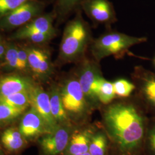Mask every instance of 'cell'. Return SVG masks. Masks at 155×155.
Here are the masks:
<instances>
[{"label": "cell", "instance_id": "1", "mask_svg": "<svg viewBox=\"0 0 155 155\" xmlns=\"http://www.w3.org/2000/svg\"><path fill=\"white\" fill-rule=\"evenodd\" d=\"M104 120L110 136L122 152H130L139 147L144 136V121L133 104H109L104 112Z\"/></svg>", "mask_w": 155, "mask_h": 155}, {"label": "cell", "instance_id": "2", "mask_svg": "<svg viewBox=\"0 0 155 155\" xmlns=\"http://www.w3.org/2000/svg\"><path fill=\"white\" fill-rule=\"evenodd\" d=\"M79 8L74 17L67 24L59 46V64L77 63L87 56L93 41L92 33L88 22L84 19Z\"/></svg>", "mask_w": 155, "mask_h": 155}, {"label": "cell", "instance_id": "3", "mask_svg": "<svg viewBox=\"0 0 155 155\" xmlns=\"http://www.w3.org/2000/svg\"><path fill=\"white\" fill-rule=\"evenodd\" d=\"M146 37H136L117 31H109L93 39L90 46L91 57L100 62L110 56L122 57L131 47L145 43Z\"/></svg>", "mask_w": 155, "mask_h": 155}, {"label": "cell", "instance_id": "4", "mask_svg": "<svg viewBox=\"0 0 155 155\" xmlns=\"http://www.w3.org/2000/svg\"><path fill=\"white\" fill-rule=\"evenodd\" d=\"M75 72L90 108L100 104L98 93L103 75L100 62L87 55L77 63Z\"/></svg>", "mask_w": 155, "mask_h": 155}, {"label": "cell", "instance_id": "5", "mask_svg": "<svg viewBox=\"0 0 155 155\" xmlns=\"http://www.w3.org/2000/svg\"><path fill=\"white\" fill-rule=\"evenodd\" d=\"M63 81L59 86L61 101L68 115L81 117L91 109L84 95L75 72Z\"/></svg>", "mask_w": 155, "mask_h": 155}, {"label": "cell", "instance_id": "6", "mask_svg": "<svg viewBox=\"0 0 155 155\" xmlns=\"http://www.w3.org/2000/svg\"><path fill=\"white\" fill-rule=\"evenodd\" d=\"M46 6L43 0H30L0 18V29L10 30L24 25L42 15Z\"/></svg>", "mask_w": 155, "mask_h": 155}, {"label": "cell", "instance_id": "7", "mask_svg": "<svg viewBox=\"0 0 155 155\" xmlns=\"http://www.w3.org/2000/svg\"><path fill=\"white\" fill-rule=\"evenodd\" d=\"M80 8L95 25L110 26L117 21L114 6L109 0H83Z\"/></svg>", "mask_w": 155, "mask_h": 155}, {"label": "cell", "instance_id": "8", "mask_svg": "<svg viewBox=\"0 0 155 155\" xmlns=\"http://www.w3.org/2000/svg\"><path fill=\"white\" fill-rule=\"evenodd\" d=\"M28 54V67L35 77L42 82L50 80L55 72L50 51L45 48H26Z\"/></svg>", "mask_w": 155, "mask_h": 155}, {"label": "cell", "instance_id": "9", "mask_svg": "<svg viewBox=\"0 0 155 155\" xmlns=\"http://www.w3.org/2000/svg\"><path fill=\"white\" fill-rule=\"evenodd\" d=\"M71 136L70 127L59 125L52 132L43 135L39 143L45 155H58L66 150Z\"/></svg>", "mask_w": 155, "mask_h": 155}, {"label": "cell", "instance_id": "10", "mask_svg": "<svg viewBox=\"0 0 155 155\" xmlns=\"http://www.w3.org/2000/svg\"><path fill=\"white\" fill-rule=\"evenodd\" d=\"M31 106L39 113L45 122L48 133L54 130L59 125L52 116L49 94L39 84H36L30 91Z\"/></svg>", "mask_w": 155, "mask_h": 155}, {"label": "cell", "instance_id": "11", "mask_svg": "<svg viewBox=\"0 0 155 155\" xmlns=\"http://www.w3.org/2000/svg\"><path fill=\"white\" fill-rule=\"evenodd\" d=\"M132 77L142 98L148 105L155 108V72L142 66H136L133 68Z\"/></svg>", "mask_w": 155, "mask_h": 155}, {"label": "cell", "instance_id": "12", "mask_svg": "<svg viewBox=\"0 0 155 155\" xmlns=\"http://www.w3.org/2000/svg\"><path fill=\"white\" fill-rule=\"evenodd\" d=\"M18 129L26 140L36 139L48 133L43 120L32 106L23 114Z\"/></svg>", "mask_w": 155, "mask_h": 155}, {"label": "cell", "instance_id": "13", "mask_svg": "<svg viewBox=\"0 0 155 155\" xmlns=\"http://www.w3.org/2000/svg\"><path fill=\"white\" fill-rule=\"evenodd\" d=\"M31 78L13 74L0 77V97L30 91L36 85Z\"/></svg>", "mask_w": 155, "mask_h": 155}, {"label": "cell", "instance_id": "14", "mask_svg": "<svg viewBox=\"0 0 155 155\" xmlns=\"http://www.w3.org/2000/svg\"><path fill=\"white\" fill-rule=\"evenodd\" d=\"M55 18V15L53 11L48 13H43L22 26L18 31L38 32L56 35V31L53 24Z\"/></svg>", "mask_w": 155, "mask_h": 155}, {"label": "cell", "instance_id": "15", "mask_svg": "<svg viewBox=\"0 0 155 155\" xmlns=\"http://www.w3.org/2000/svg\"><path fill=\"white\" fill-rule=\"evenodd\" d=\"M48 93L50 97L51 113L54 120L58 125L66 124L68 117L62 103L59 86L56 84H52Z\"/></svg>", "mask_w": 155, "mask_h": 155}, {"label": "cell", "instance_id": "16", "mask_svg": "<svg viewBox=\"0 0 155 155\" xmlns=\"http://www.w3.org/2000/svg\"><path fill=\"white\" fill-rule=\"evenodd\" d=\"M91 136L89 132H79L71 135L64 155H75L89 152Z\"/></svg>", "mask_w": 155, "mask_h": 155}, {"label": "cell", "instance_id": "17", "mask_svg": "<svg viewBox=\"0 0 155 155\" xmlns=\"http://www.w3.org/2000/svg\"><path fill=\"white\" fill-rule=\"evenodd\" d=\"M25 140L19 129L8 128L1 136V142L6 149L11 152L21 150L24 146Z\"/></svg>", "mask_w": 155, "mask_h": 155}, {"label": "cell", "instance_id": "18", "mask_svg": "<svg viewBox=\"0 0 155 155\" xmlns=\"http://www.w3.org/2000/svg\"><path fill=\"white\" fill-rule=\"evenodd\" d=\"M83 0H56L53 11L58 21H62L80 8Z\"/></svg>", "mask_w": 155, "mask_h": 155}, {"label": "cell", "instance_id": "19", "mask_svg": "<svg viewBox=\"0 0 155 155\" xmlns=\"http://www.w3.org/2000/svg\"><path fill=\"white\" fill-rule=\"evenodd\" d=\"M30 91H23L4 97H0V100L9 105L26 110L31 106Z\"/></svg>", "mask_w": 155, "mask_h": 155}, {"label": "cell", "instance_id": "20", "mask_svg": "<svg viewBox=\"0 0 155 155\" xmlns=\"http://www.w3.org/2000/svg\"><path fill=\"white\" fill-rule=\"evenodd\" d=\"M25 112V110L9 105L0 100V125L14 121Z\"/></svg>", "mask_w": 155, "mask_h": 155}, {"label": "cell", "instance_id": "21", "mask_svg": "<svg viewBox=\"0 0 155 155\" xmlns=\"http://www.w3.org/2000/svg\"><path fill=\"white\" fill-rule=\"evenodd\" d=\"M55 36L50 33L38 32H20L17 31L13 35L12 38L15 40H28L36 44H45Z\"/></svg>", "mask_w": 155, "mask_h": 155}, {"label": "cell", "instance_id": "22", "mask_svg": "<svg viewBox=\"0 0 155 155\" xmlns=\"http://www.w3.org/2000/svg\"><path fill=\"white\" fill-rule=\"evenodd\" d=\"M116 97L113 83L103 78L100 83L98 93V98L100 104L107 105Z\"/></svg>", "mask_w": 155, "mask_h": 155}, {"label": "cell", "instance_id": "23", "mask_svg": "<svg viewBox=\"0 0 155 155\" xmlns=\"http://www.w3.org/2000/svg\"><path fill=\"white\" fill-rule=\"evenodd\" d=\"M107 141L105 135L102 133H97L91 137L89 152L91 155H106Z\"/></svg>", "mask_w": 155, "mask_h": 155}, {"label": "cell", "instance_id": "24", "mask_svg": "<svg viewBox=\"0 0 155 155\" xmlns=\"http://www.w3.org/2000/svg\"><path fill=\"white\" fill-rule=\"evenodd\" d=\"M5 66L9 70L22 71L21 64L18 57V46L13 43L6 45L5 55Z\"/></svg>", "mask_w": 155, "mask_h": 155}, {"label": "cell", "instance_id": "25", "mask_svg": "<svg viewBox=\"0 0 155 155\" xmlns=\"http://www.w3.org/2000/svg\"><path fill=\"white\" fill-rule=\"evenodd\" d=\"M113 86L116 96L120 98H127L136 90V86L133 82L126 79L120 78L114 81Z\"/></svg>", "mask_w": 155, "mask_h": 155}, {"label": "cell", "instance_id": "26", "mask_svg": "<svg viewBox=\"0 0 155 155\" xmlns=\"http://www.w3.org/2000/svg\"><path fill=\"white\" fill-rule=\"evenodd\" d=\"M30 0H0V18Z\"/></svg>", "mask_w": 155, "mask_h": 155}, {"label": "cell", "instance_id": "27", "mask_svg": "<svg viewBox=\"0 0 155 155\" xmlns=\"http://www.w3.org/2000/svg\"><path fill=\"white\" fill-rule=\"evenodd\" d=\"M18 57L21 64L22 71L29 69L28 52L26 48L18 47Z\"/></svg>", "mask_w": 155, "mask_h": 155}, {"label": "cell", "instance_id": "28", "mask_svg": "<svg viewBox=\"0 0 155 155\" xmlns=\"http://www.w3.org/2000/svg\"><path fill=\"white\" fill-rule=\"evenodd\" d=\"M150 144L152 150L155 151V127L151 132L150 137Z\"/></svg>", "mask_w": 155, "mask_h": 155}, {"label": "cell", "instance_id": "29", "mask_svg": "<svg viewBox=\"0 0 155 155\" xmlns=\"http://www.w3.org/2000/svg\"><path fill=\"white\" fill-rule=\"evenodd\" d=\"M6 49V46H5V45L3 44L2 41L0 40V59L5 57Z\"/></svg>", "mask_w": 155, "mask_h": 155}, {"label": "cell", "instance_id": "30", "mask_svg": "<svg viewBox=\"0 0 155 155\" xmlns=\"http://www.w3.org/2000/svg\"><path fill=\"white\" fill-rule=\"evenodd\" d=\"M91 155L90 154L89 152H85V153H80V154H77V155Z\"/></svg>", "mask_w": 155, "mask_h": 155}, {"label": "cell", "instance_id": "31", "mask_svg": "<svg viewBox=\"0 0 155 155\" xmlns=\"http://www.w3.org/2000/svg\"><path fill=\"white\" fill-rule=\"evenodd\" d=\"M0 155H3V153H2V151L1 150V148L0 147Z\"/></svg>", "mask_w": 155, "mask_h": 155}, {"label": "cell", "instance_id": "32", "mask_svg": "<svg viewBox=\"0 0 155 155\" xmlns=\"http://www.w3.org/2000/svg\"><path fill=\"white\" fill-rule=\"evenodd\" d=\"M153 63H154V64H155V58H154V59H153Z\"/></svg>", "mask_w": 155, "mask_h": 155}]
</instances>
